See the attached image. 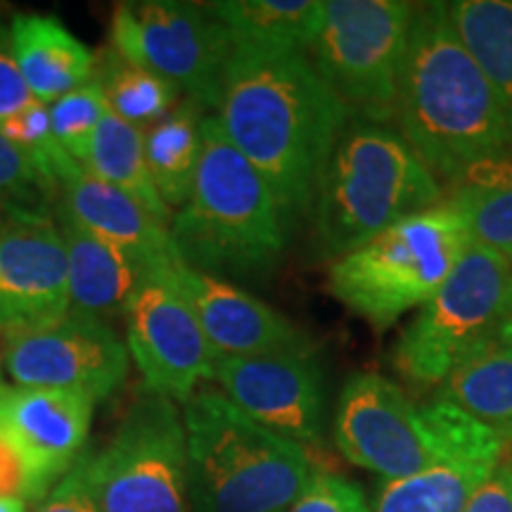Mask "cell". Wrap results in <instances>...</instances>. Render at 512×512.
<instances>
[{
  "label": "cell",
  "instance_id": "cell-39",
  "mask_svg": "<svg viewBox=\"0 0 512 512\" xmlns=\"http://www.w3.org/2000/svg\"><path fill=\"white\" fill-rule=\"evenodd\" d=\"M3 389H8V387H5V384H3V377H0V392H3Z\"/></svg>",
  "mask_w": 512,
  "mask_h": 512
},
{
  "label": "cell",
  "instance_id": "cell-17",
  "mask_svg": "<svg viewBox=\"0 0 512 512\" xmlns=\"http://www.w3.org/2000/svg\"><path fill=\"white\" fill-rule=\"evenodd\" d=\"M166 273L219 356H264L313 344L273 306L235 283L185 266L181 256L166 266Z\"/></svg>",
  "mask_w": 512,
  "mask_h": 512
},
{
  "label": "cell",
  "instance_id": "cell-9",
  "mask_svg": "<svg viewBox=\"0 0 512 512\" xmlns=\"http://www.w3.org/2000/svg\"><path fill=\"white\" fill-rule=\"evenodd\" d=\"M512 264L470 245L456 271L401 332L394 368L413 387H439L501 325Z\"/></svg>",
  "mask_w": 512,
  "mask_h": 512
},
{
  "label": "cell",
  "instance_id": "cell-23",
  "mask_svg": "<svg viewBox=\"0 0 512 512\" xmlns=\"http://www.w3.org/2000/svg\"><path fill=\"white\" fill-rule=\"evenodd\" d=\"M211 12L226 27L235 53H292L311 46L323 19L318 0H219Z\"/></svg>",
  "mask_w": 512,
  "mask_h": 512
},
{
  "label": "cell",
  "instance_id": "cell-36",
  "mask_svg": "<svg viewBox=\"0 0 512 512\" xmlns=\"http://www.w3.org/2000/svg\"><path fill=\"white\" fill-rule=\"evenodd\" d=\"M0 496L24 498V470L3 439H0Z\"/></svg>",
  "mask_w": 512,
  "mask_h": 512
},
{
  "label": "cell",
  "instance_id": "cell-34",
  "mask_svg": "<svg viewBox=\"0 0 512 512\" xmlns=\"http://www.w3.org/2000/svg\"><path fill=\"white\" fill-rule=\"evenodd\" d=\"M36 98L24 83L12 53L10 29L0 27V124L15 117L24 107H29Z\"/></svg>",
  "mask_w": 512,
  "mask_h": 512
},
{
  "label": "cell",
  "instance_id": "cell-6",
  "mask_svg": "<svg viewBox=\"0 0 512 512\" xmlns=\"http://www.w3.org/2000/svg\"><path fill=\"white\" fill-rule=\"evenodd\" d=\"M470 245L465 216L441 202L332 261L328 290L375 332H384L403 313L430 302Z\"/></svg>",
  "mask_w": 512,
  "mask_h": 512
},
{
  "label": "cell",
  "instance_id": "cell-4",
  "mask_svg": "<svg viewBox=\"0 0 512 512\" xmlns=\"http://www.w3.org/2000/svg\"><path fill=\"white\" fill-rule=\"evenodd\" d=\"M446 190L389 124L354 119L332 152L311 209L318 259L337 261L387 228L444 202Z\"/></svg>",
  "mask_w": 512,
  "mask_h": 512
},
{
  "label": "cell",
  "instance_id": "cell-25",
  "mask_svg": "<svg viewBox=\"0 0 512 512\" xmlns=\"http://www.w3.org/2000/svg\"><path fill=\"white\" fill-rule=\"evenodd\" d=\"M453 29L512 128V0H458L446 3Z\"/></svg>",
  "mask_w": 512,
  "mask_h": 512
},
{
  "label": "cell",
  "instance_id": "cell-2",
  "mask_svg": "<svg viewBox=\"0 0 512 512\" xmlns=\"http://www.w3.org/2000/svg\"><path fill=\"white\" fill-rule=\"evenodd\" d=\"M394 121L427 169L448 185L479 164L512 155V128L453 29L446 3L413 12Z\"/></svg>",
  "mask_w": 512,
  "mask_h": 512
},
{
  "label": "cell",
  "instance_id": "cell-24",
  "mask_svg": "<svg viewBox=\"0 0 512 512\" xmlns=\"http://www.w3.org/2000/svg\"><path fill=\"white\" fill-rule=\"evenodd\" d=\"M207 110L200 102L185 98L162 121L147 128L145 162L152 183L169 209H181L188 202L202 155L200 128Z\"/></svg>",
  "mask_w": 512,
  "mask_h": 512
},
{
  "label": "cell",
  "instance_id": "cell-3",
  "mask_svg": "<svg viewBox=\"0 0 512 512\" xmlns=\"http://www.w3.org/2000/svg\"><path fill=\"white\" fill-rule=\"evenodd\" d=\"M200 138L192 192L169 228L176 252L200 273L261 283L283 264L290 240L278 204L216 114L204 117Z\"/></svg>",
  "mask_w": 512,
  "mask_h": 512
},
{
  "label": "cell",
  "instance_id": "cell-35",
  "mask_svg": "<svg viewBox=\"0 0 512 512\" xmlns=\"http://www.w3.org/2000/svg\"><path fill=\"white\" fill-rule=\"evenodd\" d=\"M463 512H512V458L505 456L472 494Z\"/></svg>",
  "mask_w": 512,
  "mask_h": 512
},
{
  "label": "cell",
  "instance_id": "cell-14",
  "mask_svg": "<svg viewBox=\"0 0 512 512\" xmlns=\"http://www.w3.org/2000/svg\"><path fill=\"white\" fill-rule=\"evenodd\" d=\"M214 380L242 413L266 430L302 446L320 439L325 370L316 344L264 356H219Z\"/></svg>",
  "mask_w": 512,
  "mask_h": 512
},
{
  "label": "cell",
  "instance_id": "cell-32",
  "mask_svg": "<svg viewBox=\"0 0 512 512\" xmlns=\"http://www.w3.org/2000/svg\"><path fill=\"white\" fill-rule=\"evenodd\" d=\"M285 512H373L366 496L349 479L318 470L302 496Z\"/></svg>",
  "mask_w": 512,
  "mask_h": 512
},
{
  "label": "cell",
  "instance_id": "cell-27",
  "mask_svg": "<svg viewBox=\"0 0 512 512\" xmlns=\"http://www.w3.org/2000/svg\"><path fill=\"white\" fill-rule=\"evenodd\" d=\"M86 169L93 171L102 181L126 192L133 202H138L152 219L171 223V209L166 207L152 183L150 169L145 162V131L126 124L112 110L102 117L95 131L91 152H88Z\"/></svg>",
  "mask_w": 512,
  "mask_h": 512
},
{
  "label": "cell",
  "instance_id": "cell-20",
  "mask_svg": "<svg viewBox=\"0 0 512 512\" xmlns=\"http://www.w3.org/2000/svg\"><path fill=\"white\" fill-rule=\"evenodd\" d=\"M55 223L67 249L69 309L100 320L124 316L145 275L162 264H152L145 256L91 233L62 204L55 207Z\"/></svg>",
  "mask_w": 512,
  "mask_h": 512
},
{
  "label": "cell",
  "instance_id": "cell-13",
  "mask_svg": "<svg viewBox=\"0 0 512 512\" xmlns=\"http://www.w3.org/2000/svg\"><path fill=\"white\" fill-rule=\"evenodd\" d=\"M169 264L145 275L121 318L126 320V349L143 377L145 394L185 403L202 382L214 380L219 354L171 283Z\"/></svg>",
  "mask_w": 512,
  "mask_h": 512
},
{
  "label": "cell",
  "instance_id": "cell-7",
  "mask_svg": "<svg viewBox=\"0 0 512 512\" xmlns=\"http://www.w3.org/2000/svg\"><path fill=\"white\" fill-rule=\"evenodd\" d=\"M477 420L451 403H415L399 384L377 373H356L339 394L337 451L380 479H403L456 448Z\"/></svg>",
  "mask_w": 512,
  "mask_h": 512
},
{
  "label": "cell",
  "instance_id": "cell-22",
  "mask_svg": "<svg viewBox=\"0 0 512 512\" xmlns=\"http://www.w3.org/2000/svg\"><path fill=\"white\" fill-rule=\"evenodd\" d=\"M437 389L439 401L456 406L512 446V344L501 325Z\"/></svg>",
  "mask_w": 512,
  "mask_h": 512
},
{
  "label": "cell",
  "instance_id": "cell-30",
  "mask_svg": "<svg viewBox=\"0 0 512 512\" xmlns=\"http://www.w3.org/2000/svg\"><path fill=\"white\" fill-rule=\"evenodd\" d=\"M48 107L50 126H53L57 145L69 157L86 166L95 131H98L102 117L110 110L100 76L93 74V79L50 102Z\"/></svg>",
  "mask_w": 512,
  "mask_h": 512
},
{
  "label": "cell",
  "instance_id": "cell-28",
  "mask_svg": "<svg viewBox=\"0 0 512 512\" xmlns=\"http://www.w3.org/2000/svg\"><path fill=\"white\" fill-rule=\"evenodd\" d=\"M98 76L105 88L107 107L140 131L145 126H155L166 114L174 112L181 98V91L174 83L150 69L126 62L114 50L112 55H107L105 67Z\"/></svg>",
  "mask_w": 512,
  "mask_h": 512
},
{
  "label": "cell",
  "instance_id": "cell-16",
  "mask_svg": "<svg viewBox=\"0 0 512 512\" xmlns=\"http://www.w3.org/2000/svg\"><path fill=\"white\" fill-rule=\"evenodd\" d=\"M67 311V249L55 214L0 221V330Z\"/></svg>",
  "mask_w": 512,
  "mask_h": 512
},
{
  "label": "cell",
  "instance_id": "cell-31",
  "mask_svg": "<svg viewBox=\"0 0 512 512\" xmlns=\"http://www.w3.org/2000/svg\"><path fill=\"white\" fill-rule=\"evenodd\" d=\"M0 133L17 145L31 159V164L41 171L50 185H55V157L62 150L53 136V126H50V107L46 102L34 100L15 117L5 119L0 124ZM60 192V190H57Z\"/></svg>",
  "mask_w": 512,
  "mask_h": 512
},
{
  "label": "cell",
  "instance_id": "cell-37",
  "mask_svg": "<svg viewBox=\"0 0 512 512\" xmlns=\"http://www.w3.org/2000/svg\"><path fill=\"white\" fill-rule=\"evenodd\" d=\"M501 332H503V337L512 344V280H510V290H508V304H505V311L501 318Z\"/></svg>",
  "mask_w": 512,
  "mask_h": 512
},
{
  "label": "cell",
  "instance_id": "cell-21",
  "mask_svg": "<svg viewBox=\"0 0 512 512\" xmlns=\"http://www.w3.org/2000/svg\"><path fill=\"white\" fill-rule=\"evenodd\" d=\"M10 41L24 83L46 105L93 79L95 55L60 17L15 15Z\"/></svg>",
  "mask_w": 512,
  "mask_h": 512
},
{
  "label": "cell",
  "instance_id": "cell-18",
  "mask_svg": "<svg viewBox=\"0 0 512 512\" xmlns=\"http://www.w3.org/2000/svg\"><path fill=\"white\" fill-rule=\"evenodd\" d=\"M55 181L60 190L57 204L91 233L145 256L152 264H166L178 256L164 223L152 219L126 192L102 181L64 150L55 157Z\"/></svg>",
  "mask_w": 512,
  "mask_h": 512
},
{
  "label": "cell",
  "instance_id": "cell-19",
  "mask_svg": "<svg viewBox=\"0 0 512 512\" xmlns=\"http://www.w3.org/2000/svg\"><path fill=\"white\" fill-rule=\"evenodd\" d=\"M510 446L475 422L467 437L425 470L403 479H382L373 512H463L472 494L508 456Z\"/></svg>",
  "mask_w": 512,
  "mask_h": 512
},
{
  "label": "cell",
  "instance_id": "cell-5",
  "mask_svg": "<svg viewBox=\"0 0 512 512\" xmlns=\"http://www.w3.org/2000/svg\"><path fill=\"white\" fill-rule=\"evenodd\" d=\"M181 415L192 512H285L318 472L302 444L216 389H197Z\"/></svg>",
  "mask_w": 512,
  "mask_h": 512
},
{
  "label": "cell",
  "instance_id": "cell-38",
  "mask_svg": "<svg viewBox=\"0 0 512 512\" xmlns=\"http://www.w3.org/2000/svg\"><path fill=\"white\" fill-rule=\"evenodd\" d=\"M0 512H29L27 501L17 496H0Z\"/></svg>",
  "mask_w": 512,
  "mask_h": 512
},
{
  "label": "cell",
  "instance_id": "cell-33",
  "mask_svg": "<svg viewBox=\"0 0 512 512\" xmlns=\"http://www.w3.org/2000/svg\"><path fill=\"white\" fill-rule=\"evenodd\" d=\"M36 512H100L88 479V453H83L72 470L53 486Z\"/></svg>",
  "mask_w": 512,
  "mask_h": 512
},
{
  "label": "cell",
  "instance_id": "cell-26",
  "mask_svg": "<svg viewBox=\"0 0 512 512\" xmlns=\"http://www.w3.org/2000/svg\"><path fill=\"white\" fill-rule=\"evenodd\" d=\"M444 202L465 216L472 245L512 264V155L479 164L451 183Z\"/></svg>",
  "mask_w": 512,
  "mask_h": 512
},
{
  "label": "cell",
  "instance_id": "cell-40",
  "mask_svg": "<svg viewBox=\"0 0 512 512\" xmlns=\"http://www.w3.org/2000/svg\"><path fill=\"white\" fill-rule=\"evenodd\" d=\"M5 392H8V389H3V392H0V399H3V394H5Z\"/></svg>",
  "mask_w": 512,
  "mask_h": 512
},
{
  "label": "cell",
  "instance_id": "cell-8",
  "mask_svg": "<svg viewBox=\"0 0 512 512\" xmlns=\"http://www.w3.org/2000/svg\"><path fill=\"white\" fill-rule=\"evenodd\" d=\"M413 12L401 0L325 3L306 57L354 119L394 121Z\"/></svg>",
  "mask_w": 512,
  "mask_h": 512
},
{
  "label": "cell",
  "instance_id": "cell-12",
  "mask_svg": "<svg viewBox=\"0 0 512 512\" xmlns=\"http://www.w3.org/2000/svg\"><path fill=\"white\" fill-rule=\"evenodd\" d=\"M126 344L107 320L69 309L57 318L5 330L3 366L22 389H55L98 403L128 375Z\"/></svg>",
  "mask_w": 512,
  "mask_h": 512
},
{
  "label": "cell",
  "instance_id": "cell-1",
  "mask_svg": "<svg viewBox=\"0 0 512 512\" xmlns=\"http://www.w3.org/2000/svg\"><path fill=\"white\" fill-rule=\"evenodd\" d=\"M216 117L266 181L292 235L311 214L325 166L354 121L349 107L304 50L233 53Z\"/></svg>",
  "mask_w": 512,
  "mask_h": 512
},
{
  "label": "cell",
  "instance_id": "cell-29",
  "mask_svg": "<svg viewBox=\"0 0 512 512\" xmlns=\"http://www.w3.org/2000/svg\"><path fill=\"white\" fill-rule=\"evenodd\" d=\"M60 192L31 159L0 133V221L17 216H53Z\"/></svg>",
  "mask_w": 512,
  "mask_h": 512
},
{
  "label": "cell",
  "instance_id": "cell-10",
  "mask_svg": "<svg viewBox=\"0 0 512 512\" xmlns=\"http://www.w3.org/2000/svg\"><path fill=\"white\" fill-rule=\"evenodd\" d=\"M88 479L100 512H192L183 415L164 396L145 394L121 420Z\"/></svg>",
  "mask_w": 512,
  "mask_h": 512
},
{
  "label": "cell",
  "instance_id": "cell-11",
  "mask_svg": "<svg viewBox=\"0 0 512 512\" xmlns=\"http://www.w3.org/2000/svg\"><path fill=\"white\" fill-rule=\"evenodd\" d=\"M112 50L171 81L204 110H219L233 41L207 5L126 0L114 8Z\"/></svg>",
  "mask_w": 512,
  "mask_h": 512
},
{
  "label": "cell",
  "instance_id": "cell-15",
  "mask_svg": "<svg viewBox=\"0 0 512 512\" xmlns=\"http://www.w3.org/2000/svg\"><path fill=\"white\" fill-rule=\"evenodd\" d=\"M91 396L55 389H10L0 399V439L24 470V501L41 503L83 456Z\"/></svg>",
  "mask_w": 512,
  "mask_h": 512
}]
</instances>
